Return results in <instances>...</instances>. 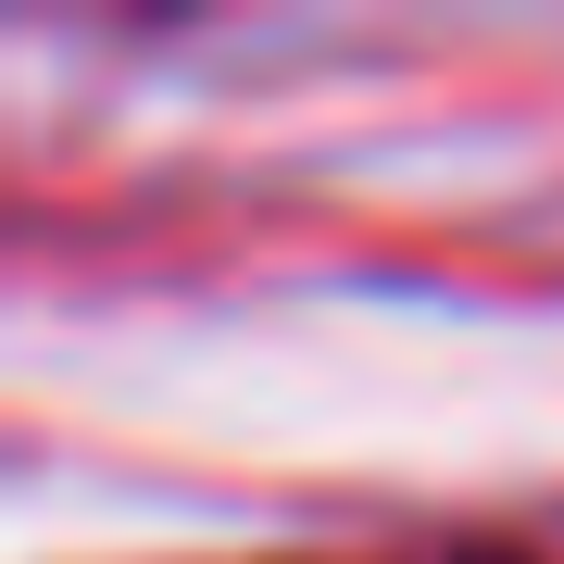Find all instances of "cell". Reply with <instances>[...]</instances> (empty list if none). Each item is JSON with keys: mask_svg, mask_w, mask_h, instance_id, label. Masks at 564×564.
<instances>
[]
</instances>
